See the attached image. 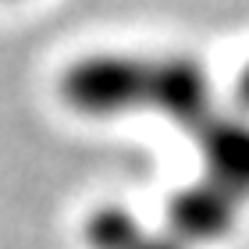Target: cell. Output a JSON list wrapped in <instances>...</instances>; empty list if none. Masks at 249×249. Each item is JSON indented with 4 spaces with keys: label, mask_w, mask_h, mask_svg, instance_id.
<instances>
[]
</instances>
